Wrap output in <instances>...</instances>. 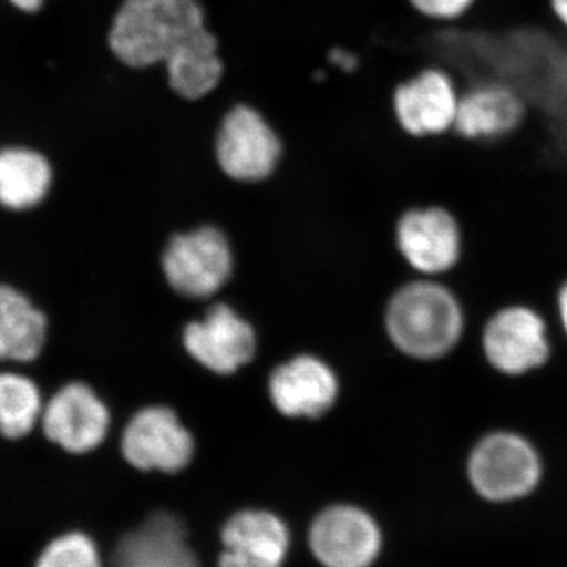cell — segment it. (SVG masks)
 <instances>
[{"instance_id": "obj_22", "label": "cell", "mask_w": 567, "mask_h": 567, "mask_svg": "<svg viewBox=\"0 0 567 567\" xmlns=\"http://www.w3.org/2000/svg\"><path fill=\"white\" fill-rule=\"evenodd\" d=\"M409 3L427 20L451 22L464 17L475 0H409Z\"/></svg>"}, {"instance_id": "obj_24", "label": "cell", "mask_w": 567, "mask_h": 567, "mask_svg": "<svg viewBox=\"0 0 567 567\" xmlns=\"http://www.w3.org/2000/svg\"><path fill=\"white\" fill-rule=\"evenodd\" d=\"M17 9L25 11V13H35L43 6V0H10Z\"/></svg>"}, {"instance_id": "obj_25", "label": "cell", "mask_w": 567, "mask_h": 567, "mask_svg": "<svg viewBox=\"0 0 567 567\" xmlns=\"http://www.w3.org/2000/svg\"><path fill=\"white\" fill-rule=\"evenodd\" d=\"M550 3L555 17H557L567 29V0H550Z\"/></svg>"}, {"instance_id": "obj_23", "label": "cell", "mask_w": 567, "mask_h": 567, "mask_svg": "<svg viewBox=\"0 0 567 567\" xmlns=\"http://www.w3.org/2000/svg\"><path fill=\"white\" fill-rule=\"evenodd\" d=\"M555 308H557L559 328H561L563 334L567 338V276L558 286Z\"/></svg>"}, {"instance_id": "obj_17", "label": "cell", "mask_w": 567, "mask_h": 567, "mask_svg": "<svg viewBox=\"0 0 567 567\" xmlns=\"http://www.w3.org/2000/svg\"><path fill=\"white\" fill-rule=\"evenodd\" d=\"M47 339V315L20 289L0 284V361L32 363Z\"/></svg>"}, {"instance_id": "obj_8", "label": "cell", "mask_w": 567, "mask_h": 567, "mask_svg": "<svg viewBox=\"0 0 567 567\" xmlns=\"http://www.w3.org/2000/svg\"><path fill=\"white\" fill-rule=\"evenodd\" d=\"M123 457L141 472L178 473L194 456V439L174 410L145 406L123 429Z\"/></svg>"}, {"instance_id": "obj_11", "label": "cell", "mask_w": 567, "mask_h": 567, "mask_svg": "<svg viewBox=\"0 0 567 567\" xmlns=\"http://www.w3.org/2000/svg\"><path fill=\"white\" fill-rule=\"evenodd\" d=\"M251 323L230 306L215 305L203 319L186 324L183 346L194 361L218 375L240 371L256 353Z\"/></svg>"}, {"instance_id": "obj_2", "label": "cell", "mask_w": 567, "mask_h": 567, "mask_svg": "<svg viewBox=\"0 0 567 567\" xmlns=\"http://www.w3.org/2000/svg\"><path fill=\"white\" fill-rule=\"evenodd\" d=\"M207 28L199 0H125L112 21L110 47L133 69L166 63Z\"/></svg>"}, {"instance_id": "obj_19", "label": "cell", "mask_w": 567, "mask_h": 567, "mask_svg": "<svg viewBox=\"0 0 567 567\" xmlns=\"http://www.w3.org/2000/svg\"><path fill=\"white\" fill-rule=\"evenodd\" d=\"M164 65L171 89L186 100L207 96L218 87L224 73L218 40L207 28L186 41Z\"/></svg>"}, {"instance_id": "obj_7", "label": "cell", "mask_w": 567, "mask_h": 567, "mask_svg": "<svg viewBox=\"0 0 567 567\" xmlns=\"http://www.w3.org/2000/svg\"><path fill=\"white\" fill-rule=\"evenodd\" d=\"M215 152L219 167L227 177L254 183L265 181L275 173L282 145L260 112L238 104L223 118Z\"/></svg>"}, {"instance_id": "obj_9", "label": "cell", "mask_w": 567, "mask_h": 567, "mask_svg": "<svg viewBox=\"0 0 567 567\" xmlns=\"http://www.w3.org/2000/svg\"><path fill=\"white\" fill-rule=\"evenodd\" d=\"M41 431L70 454H87L102 446L111 427L106 402L87 383L70 382L44 402Z\"/></svg>"}, {"instance_id": "obj_18", "label": "cell", "mask_w": 567, "mask_h": 567, "mask_svg": "<svg viewBox=\"0 0 567 567\" xmlns=\"http://www.w3.org/2000/svg\"><path fill=\"white\" fill-rule=\"evenodd\" d=\"M51 185L52 167L40 152L25 147L0 151V207L31 210L47 199Z\"/></svg>"}, {"instance_id": "obj_4", "label": "cell", "mask_w": 567, "mask_h": 567, "mask_svg": "<svg viewBox=\"0 0 567 567\" xmlns=\"http://www.w3.org/2000/svg\"><path fill=\"white\" fill-rule=\"evenodd\" d=\"M480 347L488 368L505 379L536 374L554 354L546 317L527 303L495 309L483 324Z\"/></svg>"}, {"instance_id": "obj_13", "label": "cell", "mask_w": 567, "mask_h": 567, "mask_svg": "<svg viewBox=\"0 0 567 567\" xmlns=\"http://www.w3.org/2000/svg\"><path fill=\"white\" fill-rule=\"evenodd\" d=\"M268 395L281 415L315 420L338 401V375L320 358L300 354L271 372Z\"/></svg>"}, {"instance_id": "obj_15", "label": "cell", "mask_w": 567, "mask_h": 567, "mask_svg": "<svg viewBox=\"0 0 567 567\" xmlns=\"http://www.w3.org/2000/svg\"><path fill=\"white\" fill-rule=\"evenodd\" d=\"M527 115L524 100L502 82H481L458 92L453 133L470 141H494L516 132Z\"/></svg>"}, {"instance_id": "obj_12", "label": "cell", "mask_w": 567, "mask_h": 567, "mask_svg": "<svg viewBox=\"0 0 567 567\" xmlns=\"http://www.w3.org/2000/svg\"><path fill=\"white\" fill-rule=\"evenodd\" d=\"M312 554L324 567H369L379 557L382 535L360 507H327L309 532Z\"/></svg>"}, {"instance_id": "obj_21", "label": "cell", "mask_w": 567, "mask_h": 567, "mask_svg": "<svg viewBox=\"0 0 567 567\" xmlns=\"http://www.w3.org/2000/svg\"><path fill=\"white\" fill-rule=\"evenodd\" d=\"M35 567H103L99 550L91 537L69 533L52 540L41 551Z\"/></svg>"}, {"instance_id": "obj_1", "label": "cell", "mask_w": 567, "mask_h": 567, "mask_svg": "<svg viewBox=\"0 0 567 567\" xmlns=\"http://www.w3.org/2000/svg\"><path fill=\"white\" fill-rule=\"evenodd\" d=\"M385 328L399 352L421 363H435L464 341L466 312L446 284L421 276L395 290L386 306Z\"/></svg>"}, {"instance_id": "obj_16", "label": "cell", "mask_w": 567, "mask_h": 567, "mask_svg": "<svg viewBox=\"0 0 567 567\" xmlns=\"http://www.w3.org/2000/svg\"><path fill=\"white\" fill-rule=\"evenodd\" d=\"M111 567H203L177 517L155 513L115 546Z\"/></svg>"}, {"instance_id": "obj_3", "label": "cell", "mask_w": 567, "mask_h": 567, "mask_svg": "<svg viewBox=\"0 0 567 567\" xmlns=\"http://www.w3.org/2000/svg\"><path fill=\"white\" fill-rule=\"evenodd\" d=\"M544 472L546 464L539 447L513 427L484 432L466 454L470 487L481 499L494 505L528 498L543 483Z\"/></svg>"}, {"instance_id": "obj_20", "label": "cell", "mask_w": 567, "mask_h": 567, "mask_svg": "<svg viewBox=\"0 0 567 567\" xmlns=\"http://www.w3.org/2000/svg\"><path fill=\"white\" fill-rule=\"evenodd\" d=\"M43 398L31 377L0 372V435L21 440L40 424Z\"/></svg>"}, {"instance_id": "obj_6", "label": "cell", "mask_w": 567, "mask_h": 567, "mask_svg": "<svg viewBox=\"0 0 567 567\" xmlns=\"http://www.w3.org/2000/svg\"><path fill=\"white\" fill-rule=\"evenodd\" d=\"M229 240L216 227L178 234L163 254V271L175 292L186 298H208L223 289L233 275Z\"/></svg>"}, {"instance_id": "obj_10", "label": "cell", "mask_w": 567, "mask_h": 567, "mask_svg": "<svg viewBox=\"0 0 567 567\" xmlns=\"http://www.w3.org/2000/svg\"><path fill=\"white\" fill-rule=\"evenodd\" d=\"M457 103L456 82L439 66H427L399 82L391 95L395 123L416 140L453 132Z\"/></svg>"}, {"instance_id": "obj_5", "label": "cell", "mask_w": 567, "mask_h": 567, "mask_svg": "<svg viewBox=\"0 0 567 567\" xmlns=\"http://www.w3.org/2000/svg\"><path fill=\"white\" fill-rule=\"evenodd\" d=\"M395 246L417 275L442 278L456 270L464 257L462 215L443 203L410 207L395 224Z\"/></svg>"}, {"instance_id": "obj_14", "label": "cell", "mask_w": 567, "mask_h": 567, "mask_svg": "<svg viewBox=\"0 0 567 567\" xmlns=\"http://www.w3.org/2000/svg\"><path fill=\"white\" fill-rule=\"evenodd\" d=\"M221 543L219 567H281L289 550V532L275 514L248 509L227 520Z\"/></svg>"}]
</instances>
